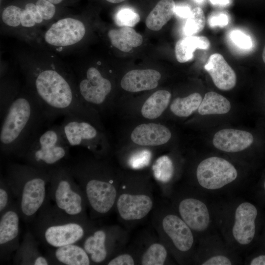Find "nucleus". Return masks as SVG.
Instances as JSON below:
<instances>
[{
    "mask_svg": "<svg viewBox=\"0 0 265 265\" xmlns=\"http://www.w3.org/2000/svg\"><path fill=\"white\" fill-rule=\"evenodd\" d=\"M48 0L51 3L54 4V5H58L59 4L61 3L64 0Z\"/></svg>",
    "mask_w": 265,
    "mask_h": 265,
    "instance_id": "a18cd8bd",
    "label": "nucleus"
},
{
    "mask_svg": "<svg viewBox=\"0 0 265 265\" xmlns=\"http://www.w3.org/2000/svg\"><path fill=\"white\" fill-rule=\"evenodd\" d=\"M134 264L133 258L128 254L119 255L107 263V265H133Z\"/></svg>",
    "mask_w": 265,
    "mask_h": 265,
    "instance_id": "ea45409f",
    "label": "nucleus"
},
{
    "mask_svg": "<svg viewBox=\"0 0 265 265\" xmlns=\"http://www.w3.org/2000/svg\"><path fill=\"white\" fill-rule=\"evenodd\" d=\"M237 176L235 166L225 159L217 157L204 159L196 169L199 184L209 190L221 188L235 181Z\"/></svg>",
    "mask_w": 265,
    "mask_h": 265,
    "instance_id": "f8f14e48",
    "label": "nucleus"
},
{
    "mask_svg": "<svg viewBox=\"0 0 265 265\" xmlns=\"http://www.w3.org/2000/svg\"><path fill=\"white\" fill-rule=\"evenodd\" d=\"M69 167L92 212L103 215L109 212L116 201L117 189L106 167L86 160L75 162Z\"/></svg>",
    "mask_w": 265,
    "mask_h": 265,
    "instance_id": "423d86ee",
    "label": "nucleus"
},
{
    "mask_svg": "<svg viewBox=\"0 0 265 265\" xmlns=\"http://www.w3.org/2000/svg\"><path fill=\"white\" fill-rule=\"evenodd\" d=\"M229 101L222 95L213 91L207 92L198 109L202 115L223 114L231 109Z\"/></svg>",
    "mask_w": 265,
    "mask_h": 265,
    "instance_id": "c85d7f7f",
    "label": "nucleus"
},
{
    "mask_svg": "<svg viewBox=\"0 0 265 265\" xmlns=\"http://www.w3.org/2000/svg\"><path fill=\"white\" fill-rule=\"evenodd\" d=\"M72 69L84 103L92 108L105 106L112 88L110 80L96 66L83 68L76 66Z\"/></svg>",
    "mask_w": 265,
    "mask_h": 265,
    "instance_id": "9d476101",
    "label": "nucleus"
},
{
    "mask_svg": "<svg viewBox=\"0 0 265 265\" xmlns=\"http://www.w3.org/2000/svg\"><path fill=\"white\" fill-rule=\"evenodd\" d=\"M206 19L202 9L197 7L191 10L185 23L184 31L187 36H192L201 31L205 25Z\"/></svg>",
    "mask_w": 265,
    "mask_h": 265,
    "instance_id": "473e14b6",
    "label": "nucleus"
},
{
    "mask_svg": "<svg viewBox=\"0 0 265 265\" xmlns=\"http://www.w3.org/2000/svg\"><path fill=\"white\" fill-rule=\"evenodd\" d=\"M87 31L85 22L81 18L60 17L41 30L28 45L54 53L68 52L77 49Z\"/></svg>",
    "mask_w": 265,
    "mask_h": 265,
    "instance_id": "1a4fd4ad",
    "label": "nucleus"
},
{
    "mask_svg": "<svg viewBox=\"0 0 265 265\" xmlns=\"http://www.w3.org/2000/svg\"><path fill=\"white\" fill-rule=\"evenodd\" d=\"M13 259L14 263L18 265H52L50 260L40 253L35 237L31 232H27L25 235Z\"/></svg>",
    "mask_w": 265,
    "mask_h": 265,
    "instance_id": "5701e85b",
    "label": "nucleus"
},
{
    "mask_svg": "<svg viewBox=\"0 0 265 265\" xmlns=\"http://www.w3.org/2000/svg\"><path fill=\"white\" fill-rule=\"evenodd\" d=\"M175 6L173 0H160L148 15L146 26L153 31L161 29L172 17Z\"/></svg>",
    "mask_w": 265,
    "mask_h": 265,
    "instance_id": "bb28decb",
    "label": "nucleus"
},
{
    "mask_svg": "<svg viewBox=\"0 0 265 265\" xmlns=\"http://www.w3.org/2000/svg\"><path fill=\"white\" fill-rule=\"evenodd\" d=\"M204 68L218 89L228 91L235 86L236 74L221 54L215 53L212 54Z\"/></svg>",
    "mask_w": 265,
    "mask_h": 265,
    "instance_id": "6ab92c4d",
    "label": "nucleus"
},
{
    "mask_svg": "<svg viewBox=\"0 0 265 265\" xmlns=\"http://www.w3.org/2000/svg\"><path fill=\"white\" fill-rule=\"evenodd\" d=\"M171 97L170 92L165 90H159L152 94L143 105L141 113L148 119L159 117L167 107Z\"/></svg>",
    "mask_w": 265,
    "mask_h": 265,
    "instance_id": "cd10ccee",
    "label": "nucleus"
},
{
    "mask_svg": "<svg viewBox=\"0 0 265 265\" xmlns=\"http://www.w3.org/2000/svg\"><path fill=\"white\" fill-rule=\"evenodd\" d=\"M49 200V197L33 221L35 238L53 248L80 243L91 231L87 220L68 215Z\"/></svg>",
    "mask_w": 265,
    "mask_h": 265,
    "instance_id": "20e7f679",
    "label": "nucleus"
},
{
    "mask_svg": "<svg viewBox=\"0 0 265 265\" xmlns=\"http://www.w3.org/2000/svg\"><path fill=\"white\" fill-rule=\"evenodd\" d=\"M107 36L111 45L125 53L140 46L143 42L141 35L132 27L125 26L119 29H109Z\"/></svg>",
    "mask_w": 265,
    "mask_h": 265,
    "instance_id": "393cba45",
    "label": "nucleus"
},
{
    "mask_svg": "<svg viewBox=\"0 0 265 265\" xmlns=\"http://www.w3.org/2000/svg\"><path fill=\"white\" fill-rule=\"evenodd\" d=\"M202 101V97L199 93H193L184 98L174 99L170 109L178 117H188L198 109Z\"/></svg>",
    "mask_w": 265,
    "mask_h": 265,
    "instance_id": "7c9ffc66",
    "label": "nucleus"
},
{
    "mask_svg": "<svg viewBox=\"0 0 265 265\" xmlns=\"http://www.w3.org/2000/svg\"><path fill=\"white\" fill-rule=\"evenodd\" d=\"M47 257L52 265H89L91 263L87 252L77 243L55 248Z\"/></svg>",
    "mask_w": 265,
    "mask_h": 265,
    "instance_id": "b1692460",
    "label": "nucleus"
},
{
    "mask_svg": "<svg viewBox=\"0 0 265 265\" xmlns=\"http://www.w3.org/2000/svg\"><path fill=\"white\" fill-rule=\"evenodd\" d=\"M170 131L165 126L156 123L138 125L132 131L131 138L138 145L159 146L166 143L171 137Z\"/></svg>",
    "mask_w": 265,
    "mask_h": 265,
    "instance_id": "aec40b11",
    "label": "nucleus"
},
{
    "mask_svg": "<svg viewBox=\"0 0 265 265\" xmlns=\"http://www.w3.org/2000/svg\"><path fill=\"white\" fill-rule=\"evenodd\" d=\"M257 215L256 207L249 202H243L237 208L232 234L235 240L239 244L247 245L253 240Z\"/></svg>",
    "mask_w": 265,
    "mask_h": 265,
    "instance_id": "4468645a",
    "label": "nucleus"
},
{
    "mask_svg": "<svg viewBox=\"0 0 265 265\" xmlns=\"http://www.w3.org/2000/svg\"><path fill=\"white\" fill-rule=\"evenodd\" d=\"M150 154L142 151L134 155L130 160V164L133 168H140L147 165L150 160Z\"/></svg>",
    "mask_w": 265,
    "mask_h": 265,
    "instance_id": "4c0bfd02",
    "label": "nucleus"
},
{
    "mask_svg": "<svg viewBox=\"0 0 265 265\" xmlns=\"http://www.w3.org/2000/svg\"><path fill=\"white\" fill-rule=\"evenodd\" d=\"M210 46V42L205 36H189L181 38L175 45L176 58L180 63L186 62L193 58L196 50H207Z\"/></svg>",
    "mask_w": 265,
    "mask_h": 265,
    "instance_id": "a878e982",
    "label": "nucleus"
},
{
    "mask_svg": "<svg viewBox=\"0 0 265 265\" xmlns=\"http://www.w3.org/2000/svg\"><path fill=\"white\" fill-rule=\"evenodd\" d=\"M167 257L164 246L159 243L151 244L142 256L141 264L143 265H162Z\"/></svg>",
    "mask_w": 265,
    "mask_h": 265,
    "instance_id": "2f4dec72",
    "label": "nucleus"
},
{
    "mask_svg": "<svg viewBox=\"0 0 265 265\" xmlns=\"http://www.w3.org/2000/svg\"><path fill=\"white\" fill-rule=\"evenodd\" d=\"M107 1L112 3H117L122 2L125 0H106Z\"/></svg>",
    "mask_w": 265,
    "mask_h": 265,
    "instance_id": "49530a36",
    "label": "nucleus"
},
{
    "mask_svg": "<svg viewBox=\"0 0 265 265\" xmlns=\"http://www.w3.org/2000/svg\"><path fill=\"white\" fill-rule=\"evenodd\" d=\"M0 120L1 154L21 158L47 122L38 101L26 85Z\"/></svg>",
    "mask_w": 265,
    "mask_h": 265,
    "instance_id": "f03ea898",
    "label": "nucleus"
},
{
    "mask_svg": "<svg viewBox=\"0 0 265 265\" xmlns=\"http://www.w3.org/2000/svg\"><path fill=\"white\" fill-rule=\"evenodd\" d=\"M208 22L211 27H223L228 24L229 18L224 13H215L209 17Z\"/></svg>",
    "mask_w": 265,
    "mask_h": 265,
    "instance_id": "58836bf2",
    "label": "nucleus"
},
{
    "mask_svg": "<svg viewBox=\"0 0 265 265\" xmlns=\"http://www.w3.org/2000/svg\"><path fill=\"white\" fill-rule=\"evenodd\" d=\"M191 10L187 5H176L174 14L183 18H187L191 13Z\"/></svg>",
    "mask_w": 265,
    "mask_h": 265,
    "instance_id": "79ce46f5",
    "label": "nucleus"
},
{
    "mask_svg": "<svg viewBox=\"0 0 265 265\" xmlns=\"http://www.w3.org/2000/svg\"><path fill=\"white\" fill-rule=\"evenodd\" d=\"M153 169L156 178L163 183L168 182L173 174V163L167 156H163L158 159L155 162Z\"/></svg>",
    "mask_w": 265,
    "mask_h": 265,
    "instance_id": "72a5a7b5",
    "label": "nucleus"
},
{
    "mask_svg": "<svg viewBox=\"0 0 265 265\" xmlns=\"http://www.w3.org/2000/svg\"><path fill=\"white\" fill-rule=\"evenodd\" d=\"M29 46L18 52L16 59L26 86L38 101L46 122L72 115L95 125L96 111L82 101L72 67L53 52Z\"/></svg>",
    "mask_w": 265,
    "mask_h": 265,
    "instance_id": "f257e3e1",
    "label": "nucleus"
},
{
    "mask_svg": "<svg viewBox=\"0 0 265 265\" xmlns=\"http://www.w3.org/2000/svg\"><path fill=\"white\" fill-rule=\"evenodd\" d=\"M49 174L48 194L50 199L68 215L87 220L86 198L69 166H59L49 171Z\"/></svg>",
    "mask_w": 265,
    "mask_h": 265,
    "instance_id": "0eeeda50",
    "label": "nucleus"
},
{
    "mask_svg": "<svg viewBox=\"0 0 265 265\" xmlns=\"http://www.w3.org/2000/svg\"><path fill=\"white\" fill-rule=\"evenodd\" d=\"M20 214L16 202L0 214V255L8 260L18 248Z\"/></svg>",
    "mask_w": 265,
    "mask_h": 265,
    "instance_id": "ddd939ff",
    "label": "nucleus"
},
{
    "mask_svg": "<svg viewBox=\"0 0 265 265\" xmlns=\"http://www.w3.org/2000/svg\"><path fill=\"white\" fill-rule=\"evenodd\" d=\"M108 239L106 230L100 229L90 231L78 244L87 252L91 263L101 264L107 259L109 254Z\"/></svg>",
    "mask_w": 265,
    "mask_h": 265,
    "instance_id": "4be33fe9",
    "label": "nucleus"
},
{
    "mask_svg": "<svg viewBox=\"0 0 265 265\" xmlns=\"http://www.w3.org/2000/svg\"><path fill=\"white\" fill-rule=\"evenodd\" d=\"M262 58L264 63L265 64V46L264 48L263 53H262Z\"/></svg>",
    "mask_w": 265,
    "mask_h": 265,
    "instance_id": "de8ad7c7",
    "label": "nucleus"
},
{
    "mask_svg": "<svg viewBox=\"0 0 265 265\" xmlns=\"http://www.w3.org/2000/svg\"><path fill=\"white\" fill-rule=\"evenodd\" d=\"M232 262L230 260L224 255L212 256L204 262L203 265H230Z\"/></svg>",
    "mask_w": 265,
    "mask_h": 265,
    "instance_id": "a19ab883",
    "label": "nucleus"
},
{
    "mask_svg": "<svg viewBox=\"0 0 265 265\" xmlns=\"http://www.w3.org/2000/svg\"><path fill=\"white\" fill-rule=\"evenodd\" d=\"M181 218L195 231L202 232L209 226L210 216L207 206L200 200L187 198L179 204Z\"/></svg>",
    "mask_w": 265,
    "mask_h": 265,
    "instance_id": "f3484780",
    "label": "nucleus"
},
{
    "mask_svg": "<svg viewBox=\"0 0 265 265\" xmlns=\"http://www.w3.org/2000/svg\"><path fill=\"white\" fill-rule=\"evenodd\" d=\"M55 5L46 0L27 2L23 6L8 5L1 13V29L29 44L43 27L59 18Z\"/></svg>",
    "mask_w": 265,
    "mask_h": 265,
    "instance_id": "39448f33",
    "label": "nucleus"
},
{
    "mask_svg": "<svg viewBox=\"0 0 265 265\" xmlns=\"http://www.w3.org/2000/svg\"><path fill=\"white\" fill-rule=\"evenodd\" d=\"M197 3H202L204 0H194Z\"/></svg>",
    "mask_w": 265,
    "mask_h": 265,
    "instance_id": "09e8293b",
    "label": "nucleus"
},
{
    "mask_svg": "<svg viewBox=\"0 0 265 265\" xmlns=\"http://www.w3.org/2000/svg\"><path fill=\"white\" fill-rule=\"evenodd\" d=\"M161 227L178 250L185 252L191 249L194 243L191 229L181 217L173 214L166 215L162 220Z\"/></svg>",
    "mask_w": 265,
    "mask_h": 265,
    "instance_id": "dca6fc26",
    "label": "nucleus"
},
{
    "mask_svg": "<svg viewBox=\"0 0 265 265\" xmlns=\"http://www.w3.org/2000/svg\"><path fill=\"white\" fill-rule=\"evenodd\" d=\"M230 39L238 48L240 49H250L253 45L251 38L239 29L232 30L229 34Z\"/></svg>",
    "mask_w": 265,
    "mask_h": 265,
    "instance_id": "e433bc0d",
    "label": "nucleus"
},
{
    "mask_svg": "<svg viewBox=\"0 0 265 265\" xmlns=\"http://www.w3.org/2000/svg\"><path fill=\"white\" fill-rule=\"evenodd\" d=\"M160 78V73L154 69L132 70L123 76L120 84L127 91L137 92L155 88Z\"/></svg>",
    "mask_w": 265,
    "mask_h": 265,
    "instance_id": "412c9836",
    "label": "nucleus"
},
{
    "mask_svg": "<svg viewBox=\"0 0 265 265\" xmlns=\"http://www.w3.org/2000/svg\"><path fill=\"white\" fill-rule=\"evenodd\" d=\"M4 176L12 189L21 218L25 222H33L49 198V171L12 163L8 165Z\"/></svg>",
    "mask_w": 265,
    "mask_h": 265,
    "instance_id": "7ed1b4c3",
    "label": "nucleus"
},
{
    "mask_svg": "<svg viewBox=\"0 0 265 265\" xmlns=\"http://www.w3.org/2000/svg\"><path fill=\"white\" fill-rule=\"evenodd\" d=\"M120 217L125 220H139L151 211L153 202L151 198L145 194L123 193L116 202Z\"/></svg>",
    "mask_w": 265,
    "mask_h": 265,
    "instance_id": "2eb2a0df",
    "label": "nucleus"
},
{
    "mask_svg": "<svg viewBox=\"0 0 265 265\" xmlns=\"http://www.w3.org/2000/svg\"><path fill=\"white\" fill-rule=\"evenodd\" d=\"M213 5H226L230 3V0H210Z\"/></svg>",
    "mask_w": 265,
    "mask_h": 265,
    "instance_id": "c03bdc74",
    "label": "nucleus"
},
{
    "mask_svg": "<svg viewBox=\"0 0 265 265\" xmlns=\"http://www.w3.org/2000/svg\"><path fill=\"white\" fill-rule=\"evenodd\" d=\"M70 147L60 125H54L41 132L21 158L28 165L49 171L64 165L69 155Z\"/></svg>",
    "mask_w": 265,
    "mask_h": 265,
    "instance_id": "6e6552de",
    "label": "nucleus"
},
{
    "mask_svg": "<svg viewBox=\"0 0 265 265\" xmlns=\"http://www.w3.org/2000/svg\"><path fill=\"white\" fill-rule=\"evenodd\" d=\"M18 82L7 74L0 78V119L21 90Z\"/></svg>",
    "mask_w": 265,
    "mask_h": 265,
    "instance_id": "c756f323",
    "label": "nucleus"
},
{
    "mask_svg": "<svg viewBox=\"0 0 265 265\" xmlns=\"http://www.w3.org/2000/svg\"><path fill=\"white\" fill-rule=\"evenodd\" d=\"M12 189L4 176L0 179V214L7 210L15 201Z\"/></svg>",
    "mask_w": 265,
    "mask_h": 265,
    "instance_id": "f704fd0d",
    "label": "nucleus"
},
{
    "mask_svg": "<svg viewBox=\"0 0 265 265\" xmlns=\"http://www.w3.org/2000/svg\"><path fill=\"white\" fill-rule=\"evenodd\" d=\"M60 126L70 146L85 147L96 155L105 153L106 140L92 123L76 116L66 115Z\"/></svg>",
    "mask_w": 265,
    "mask_h": 265,
    "instance_id": "9b49d317",
    "label": "nucleus"
},
{
    "mask_svg": "<svg viewBox=\"0 0 265 265\" xmlns=\"http://www.w3.org/2000/svg\"><path fill=\"white\" fill-rule=\"evenodd\" d=\"M140 20L139 15L129 8H125L119 10L114 18L116 24L122 27H132L136 25Z\"/></svg>",
    "mask_w": 265,
    "mask_h": 265,
    "instance_id": "c9c22d12",
    "label": "nucleus"
},
{
    "mask_svg": "<svg viewBox=\"0 0 265 265\" xmlns=\"http://www.w3.org/2000/svg\"><path fill=\"white\" fill-rule=\"evenodd\" d=\"M251 265H265V255H261L253 259L250 263Z\"/></svg>",
    "mask_w": 265,
    "mask_h": 265,
    "instance_id": "37998d69",
    "label": "nucleus"
},
{
    "mask_svg": "<svg viewBox=\"0 0 265 265\" xmlns=\"http://www.w3.org/2000/svg\"><path fill=\"white\" fill-rule=\"evenodd\" d=\"M255 140V136L249 132L233 129H224L215 133L212 143L214 146L219 150L234 153L250 147Z\"/></svg>",
    "mask_w": 265,
    "mask_h": 265,
    "instance_id": "a211bd4d",
    "label": "nucleus"
}]
</instances>
